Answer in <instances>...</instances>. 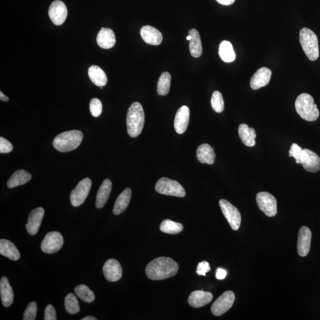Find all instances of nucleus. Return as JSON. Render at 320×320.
Wrapping results in <instances>:
<instances>
[{
  "label": "nucleus",
  "instance_id": "obj_1",
  "mask_svg": "<svg viewBox=\"0 0 320 320\" xmlns=\"http://www.w3.org/2000/svg\"><path fill=\"white\" fill-rule=\"evenodd\" d=\"M178 268V264L174 259L160 257L147 264L146 273L151 280H161L175 276Z\"/></svg>",
  "mask_w": 320,
  "mask_h": 320
},
{
  "label": "nucleus",
  "instance_id": "obj_2",
  "mask_svg": "<svg viewBox=\"0 0 320 320\" xmlns=\"http://www.w3.org/2000/svg\"><path fill=\"white\" fill-rule=\"evenodd\" d=\"M145 114L142 105L134 102L128 110L126 126L128 133L132 138L138 136L143 130Z\"/></svg>",
  "mask_w": 320,
  "mask_h": 320
},
{
  "label": "nucleus",
  "instance_id": "obj_3",
  "mask_svg": "<svg viewBox=\"0 0 320 320\" xmlns=\"http://www.w3.org/2000/svg\"><path fill=\"white\" fill-rule=\"evenodd\" d=\"M83 140V134L78 130L66 131L54 140L53 146L57 151L66 152L78 148Z\"/></svg>",
  "mask_w": 320,
  "mask_h": 320
},
{
  "label": "nucleus",
  "instance_id": "obj_4",
  "mask_svg": "<svg viewBox=\"0 0 320 320\" xmlns=\"http://www.w3.org/2000/svg\"><path fill=\"white\" fill-rule=\"evenodd\" d=\"M295 106L297 114L304 120L313 122L319 117L318 105L314 104L313 98L309 94H300L296 98Z\"/></svg>",
  "mask_w": 320,
  "mask_h": 320
},
{
  "label": "nucleus",
  "instance_id": "obj_5",
  "mask_svg": "<svg viewBox=\"0 0 320 320\" xmlns=\"http://www.w3.org/2000/svg\"><path fill=\"white\" fill-rule=\"evenodd\" d=\"M300 41L303 50L310 60L314 62L319 57L318 36L310 28H304L300 32Z\"/></svg>",
  "mask_w": 320,
  "mask_h": 320
},
{
  "label": "nucleus",
  "instance_id": "obj_6",
  "mask_svg": "<svg viewBox=\"0 0 320 320\" xmlns=\"http://www.w3.org/2000/svg\"><path fill=\"white\" fill-rule=\"evenodd\" d=\"M155 188L158 193L168 196L184 198L186 195L184 188L178 182L166 178L159 179Z\"/></svg>",
  "mask_w": 320,
  "mask_h": 320
},
{
  "label": "nucleus",
  "instance_id": "obj_7",
  "mask_svg": "<svg viewBox=\"0 0 320 320\" xmlns=\"http://www.w3.org/2000/svg\"><path fill=\"white\" fill-rule=\"evenodd\" d=\"M259 209L268 217H273L278 212L277 200L273 195L266 192H259L256 196Z\"/></svg>",
  "mask_w": 320,
  "mask_h": 320
},
{
  "label": "nucleus",
  "instance_id": "obj_8",
  "mask_svg": "<svg viewBox=\"0 0 320 320\" xmlns=\"http://www.w3.org/2000/svg\"><path fill=\"white\" fill-rule=\"evenodd\" d=\"M220 206L224 216L228 222L233 230H238L241 225L242 216L238 208L233 206L228 200H220Z\"/></svg>",
  "mask_w": 320,
  "mask_h": 320
},
{
  "label": "nucleus",
  "instance_id": "obj_9",
  "mask_svg": "<svg viewBox=\"0 0 320 320\" xmlns=\"http://www.w3.org/2000/svg\"><path fill=\"white\" fill-rule=\"evenodd\" d=\"M92 184L91 179L89 178L82 179L79 182L70 195V200L72 206L78 207L84 202L90 191Z\"/></svg>",
  "mask_w": 320,
  "mask_h": 320
},
{
  "label": "nucleus",
  "instance_id": "obj_10",
  "mask_svg": "<svg viewBox=\"0 0 320 320\" xmlns=\"http://www.w3.org/2000/svg\"><path fill=\"white\" fill-rule=\"evenodd\" d=\"M235 299V294L232 291H226L213 303L211 306V312L216 316L223 315L232 308Z\"/></svg>",
  "mask_w": 320,
  "mask_h": 320
},
{
  "label": "nucleus",
  "instance_id": "obj_11",
  "mask_svg": "<svg viewBox=\"0 0 320 320\" xmlns=\"http://www.w3.org/2000/svg\"><path fill=\"white\" fill-rule=\"evenodd\" d=\"M63 244L64 238L62 234L57 232H50L42 242L41 249L46 254H53L58 252Z\"/></svg>",
  "mask_w": 320,
  "mask_h": 320
},
{
  "label": "nucleus",
  "instance_id": "obj_12",
  "mask_svg": "<svg viewBox=\"0 0 320 320\" xmlns=\"http://www.w3.org/2000/svg\"><path fill=\"white\" fill-rule=\"evenodd\" d=\"M48 12L50 20L56 26L62 24L68 15L66 4L60 0H56L50 4Z\"/></svg>",
  "mask_w": 320,
  "mask_h": 320
},
{
  "label": "nucleus",
  "instance_id": "obj_13",
  "mask_svg": "<svg viewBox=\"0 0 320 320\" xmlns=\"http://www.w3.org/2000/svg\"><path fill=\"white\" fill-rule=\"evenodd\" d=\"M300 164L306 171L316 172L320 170V158L316 153L308 149H304Z\"/></svg>",
  "mask_w": 320,
  "mask_h": 320
},
{
  "label": "nucleus",
  "instance_id": "obj_14",
  "mask_svg": "<svg viewBox=\"0 0 320 320\" xmlns=\"http://www.w3.org/2000/svg\"><path fill=\"white\" fill-rule=\"evenodd\" d=\"M312 238V233L308 227L304 226L300 228L298 236V254L302 257L308 254Z\"/></svg>",
  "mask_w": 320,
  "mask_h": 320
},
{
  "label": "nucleus",
  "instance_id": "obj_15",
  "mask_svg": "<svg viewBox=\"0 0 320 320\" xmlns=\"http://www.w3.org/2000/svg\"><path fill=\"white\" fill-rule=\"evenodd\" d=\"M103 272L106 279L112 282L120 280L122 276V268L120 262L114 258L105 262Z\"/></svg>",
  "mask_w": 320,
  "mask_h": 320
},
{
  "label": "nucleus",
  "instance_id": "obj_16",
  "mask_svg": "<svg viewBox=\"0 0 320 320\" xmlns=\"http://www.w3.org/2000/svg\"><path fill=\"white\" fill-rule=\"evenodd\" d=\"M44 210L42 208H35L28 216L26 227L27 231L31 236L36 234L44 218Z\"/></svg>",
  "mask_w": 320,
  "mask_h": 320
},
{
  "label": "nucleus",
  "instance_id": "obj_17",
  "mask_svg": "<svg viewBox=\"0 0 320 320\" xmlns=\"http://www.w3.org/2000/svg\"><path fill=\"white\" fill-rule=\"evenodd\" d=\"M190 110L186 106H183L178 108L176 114L174 127L176 132L182 134L186 130L190 122Z\"/></svg>",
  "mask_w": 320,
  "mask_h": 320
},
{
  "label": "nucleus",
  "instance_id": "obj_18",
  "mask_svg": "<svg viewBox=\"0 0 320 320\" xmlns=\"http://www.w3.org/2000/svg\"><path fill=\"white\" fill-rule=\"evenodd\" d=\"M272 72L266 67H262L254 73L250 80V86L252 90H258L267 86L270 82Z\"/></svg>",
  "mask_w": 320,
  "mask_h": 320
},
{
  "label": "nucleus",
  "instance_id": "obj_19",
  "mask_svg": "<svg viewBox=\"0 0 320 320\" xmlns=\"http://www.w3.org/2000/svg\"><path fill=\"white\" fill-rule=\"evenodd\" d=\"M140 34L146 43L152 46H159L162 41L161 32L152 26H144L140 30Z\"/></svg>",
  "mask_w": 320,
  "mask_h": 320
},
{
  "label": "nucleus",
  "instance_id": "obj_20",
  "mask_svg": "<svg viewBox=\"0 0 320 320\" xmlns=\"http://www.w3.org/2000/svg\"><path fill=\"white\" fill-rule=\"evenodd\" d=\"M213 295L210 292L204 290H194L188 298V303L194 308L202 307L212 302Z\"/></svg>",
  "mask_w": 320,
  "mask_h": 320
},
{
  "label": "nucleus",
  "instance_id": "obj_21",
  "mask_svg": "<svg viewBox=\"0 0 320 320\" xmlns=\"http://www.w3.org/2000/svg\"><path fill=\"white\" fill-rule=\"evenodd\" d=\"M98 46L103 49L108 50L116 44V38L113 30L108 28H102L97 36Z\"/></svg>",
  "mask_w": 320,
  "mask_h": 320
},
{
  "label": "nucleus",
  "instance_id": "obj_22",
  "mask_svg": "<svg viewBox=\"0 0 320 320\" xmlns=\"http://www.w3.org/2000/svg\"><path fill=\"white\" fill-rule=\"evenodd\" d=\"M0 295L3 306L5 307L11 306L14 300V290L8 278L5 276L0 280Z\"/></svg>",
  "mask_w": 320,
  "mask_h": 320
},
{
  "label": "nucleus",
  "instance_id": "obj_23",
  "mask_svg": "<svg viewBox=\"0 0 320 320\" xmlns=\"http://www.w3.org/2000/svg\"><path fill=\"white\" fill-rule=\"evenodd\" d=\"M112 188V182L110 179H105L100 186L96 196V206L98 209L104 208L110 196Z\"/></svg>",
  "mask_w": 320,
  "mask_h": 320
},
{
  "label": "nucleus",
  "instance_id": "obj_24",
  "mask_svg": "<svg viewBox=\"0 0 320 320\" xmlns=\"http://www.w3.org/2000/svg\"><path fill=\"white\" fill-rule=\"evenodd\" d=\"M197 158L202 164H212L215 162L216 153L209 144H202L197 148Z\"/></svg>",
  "mask_w": 320,
  "mask_h": 320
},
{
  "label": "nucleus",
  "instance_id": "obj_25",
  "mask_svg": "<svg viewBox=\"0 0 320 320\" xmlns=\"http://www.w3.org/2000/svg\"><path fill=\"white\" fill-rule=\"evenodd\" d=\"M0 254L14 261H17L20 258V252L16 246L6 239L0 240Z\"/></svg>",
  "mask_w": 320,
  "mask_h": 320
},
{
  "label": "nucleus",
  "instance_id": "obj_26",
  "mask_svg": "<svg viewBox=\"0 0 320 320\" xmlns=\"http://www.w3.org/2000/svg\"><path fill=\"white\" fill-rule=\"evenodd\" d=\"M131 196H132V191L130 188H126L122 192L115 202L113 210L114 215H120L126 210L130 203Z\"/></svg>",
  "mask_w": 320,
  "mask_h": 320
},
{
  "label": "nucleus",
  "instance_id": "obj_27",
  "mask_svg": "<svg viewBox=\"0 0 320 320\" xmlns=\"http://www.w3.org/2000/svg\"><path fill=\"white\" fill-rule=\"evenodd\" d=\"M238 135L245 146L252 147L256 145V133L254 128H250L247 124H242L238 128Z\"/></svg>",
  "mask_w": 320,
  "mask_h": 320
},
{
  "label": "nucleus",
  "instance_id": "obj_28",
  "mask_svg": "<svg viewBox=\"0 0 320 320\" xmlns=\"http://www.w3.org/2000/svg\"><path fill=\"white\" fill-rule=\"evenodd\" d=\"M191 36L190 40V50L191 56L194 58H199L202 54V46L199 32L195 28H192L188 32Z\"/></svg>",
  "mask_w": 320,
  "mask_h": 320
},
{
  "label": "nucleus",
  "instance_id": "obj_29",
  "mask_svg": "<svg viewBox=\"0 0 320 320\" xmlns=\"http://www.w3.org/2000/svg\"><path fill=\"white\" fill-rule=\"evenodd\" d=\"M88 74L90 79L96 86L104 87L106 85L107 76L100 67L97 66H91L88 69Z\"/></svg>",
  "mask_w": 320,
  "mask_h": 320
},
{
  "label": "nucleus",
  "instance_id": "obj_30",
  "mask_svg": "<svg viewBox=\"0 0 320 320\" xmlns=\"http://www.w3.org/2000/svg\"><path fill=\"white\" fill-rule=\"evenodd\" d=\"M32 178V175L30 172L24 170H18L14 172L8 182V187L10 188L24 185L30 182Z\"/></svg>",
  "mask_w": 320,
  "mask_h": 320
},
{
  "label": "nucleus",
  "instance_id": "obj_31",
  "mask_svg": "<svg viewBox=\"0 0 320 320\" xmlns=\"http://www.w3.org/2000/svg\"><path fill=\"white\" fill-rule=\"evenodd\" d=\"M219 55L224 62H233L236 60V56L232 43L229 41L223 40L220 44Z\"/></svg>",
  "mask_w": 320,
  "mask_h": 320
},
{
  "label": "nucleus",
  "instance_id": "obj_32",
  "mask_svg": "<svg viewBox=\"0 0 320 320\" xmlns=\"http://www.w3.org/2000/svg\"><path fill=\"white\" fill-rule=\"evenodd\" d=\"M184 228L182 224L170 220H163L160 226V229L162 232L169 234H178L183 231Z\"/></svg>",
  "mask_w": 320,
  "mask_h": 320
},
{
  "label": "nucleus",
  "instance_id": "obj_33",
  "mask_svg": "<svg viewBox=\"0 0 320 320\" xmlns=\"http://www.w3.org/2000/svg\"><path fill=\"white\" fill-rule=\"evenodd\" d=\"M172 76L168 72H164L160 76L158 82V88L156 92L160 96H166L170 88Z\"/></svg>",
  "mask_w": 320,
  "mask_h": 320
},
{
  "label": "nucleus",
  "instance_id": "obj_34",
  "mask_svg": "<svg viewBox=\"0 0 320 320\" xmlns=\"http://www.w3.org/2000/svg\"><path fill=\"white\" fill-rule=\"evenodd\" d=\"M74 291L79 298L85 302L92 303L95 300L94 292L85 284H80L75 288Z\"/></svg>",
  "mask_w": 320,
  "mask_h": 320
},
{
  "label": "nucleus",
  "instance_id": "obj_35",
  "mask_svg": "<svg viewBox=\"0 0 320 320\" xmlns=\"http://www.w3.org/2000/svg\"><path fill=\"white\" fill-rule=\"evenodd\" d=\"M65 307L66 311L70 314H76L80 312L78 300L73 294L70 293L66 296Z\"/></svg>",
  "mask_w": 320,
  "mask_h": 320
},
{
  "label": "nucleus",
  "instance_id": "obj_36",
  "mask_svg": "<svg viewBox=\"0 0 320 320\" xmlns=\"http://www.w3.org/2000/svg\"><path fill=\"white\" fill-rule=\"evenodd\" d=\"M211 106L216 113H222L224 110V102L222 95L218 91L213 92L210 100Z\"/></svg>",
  "mask_w": 320,
  "mask_h": 320
},
{
  "label": "nucleus",
  "instance_id": "obj_37",
  "mask_svg": "<svg viewBox=\"0 0 320 320\" xmlns=\"http://www.w3.org/2000/svg\"><path fill=\"white\" fill-rule=\"evenodd\" d=\"M37 304L36 302H31L26 308L24 314V320H36L37 315Z\"/></svg>",
  "mask_w": 320,
  "mask_h": 320
},
{
  "label": "nucleus",
  "instance_id": "obj_38",
  "mask_svg": "<svg viewBox=\"0 0 320 320\" xmlns=\"http://www.w3.org/2000/svg\"><path fill=\"white\" fill-rule=\"evenodd\" d=\"M102 110V104L100 100L97 98L92 99L90 103V110L92 116L98 118L100 116Z\"/></svg>",
  "mask_w": 320,
  "mask_h": 320
},
{
  "label": "nucleus",
  "instance_id": "obj_39",
  "mask_svg": "<svg viewBox=\"0 0 320 320\" xmlns=\"http://www.w3.org/2000/svg\"><path fill=\"white\" fill-rule=\"evenodd\" d=\"M302 149L298 145V144L294 143L290 146V156L295 158L297 164H300V159L302 158Z\"/></svg>",
  "mask_w": 320,
  "mask_h": 320
},
{
  "label": "nucleus",
  "instance_id": "obj_40",
  "mask_svg": "<svg viewBox=\"0 0 320 320\" xmlns=\"http://www.w3.org/2000/svg\"><path fill=\"white\" fill-rule=\"evenodd\" d=\"M14 146L8 140L3 137H0V152L2 154H7L10 152Z\"/></svg>",
  "mask_w": 320,
  "mask_h": 320
},
{
  "label": "nucleus",
  "instance_id": "obj_41",
  "mask_svg": "<svg viewBox=\"0 0 320 320\" xmlns=\"http://www.w3.org/2000/svg\"><path fill=\"white\" fill-rule=\"evenodd\" d=\"M210 270V268L209 263L206 261L200 262L197 266L196 273L200 276H206L207 272Z\"/></svg>",
  "mask_w": 320,
  "mask_h": 320
},
{
  "label": "nucleus",
  "instance_id": "obj_42",
  "mask_svg": "<svg viewBox=\"0 0 320 320\" xmlns=\"http://www.w3.org/2000/svg\"><path fill=\"white\" fill-rule=\"evenodd\" d=\"M56 311L53 306L48 305L44 311V320H56Z\"/></svg>",
  "mask_w": 320,
  "mask_h": 320
},
{
  "label": "nucleus",
  "instance_id": "obj_43",
  "mask_svg": "<svg viewBox=\"0 0 320 320\" xmlns=\"http://www.w3.org/2000/svg\"><path fill=\"white\" fill-rule=\"evenodd\" d=\"M226 271L222 268H218L216 273V278L218 280H222L225 279L226 276Z\"/></svg>",
  "mask_w": 320,
  "mask_h": 320
},
{
  "label": "nucleus",
  "instance_id": "obj_44",
  "mask_svg": "<svg viewBox=\"0 0 320 320\" xmlns=\"http://www.w3.org/2000/svg\"><path fill=\"white\" fill-rule=\"evenodd\" d=\"M220 4L224 6H229L233 4L235 2L236 0H216Z\"/></svg>",
  "mask_w": 320,
  "mask_h": 320
},
{
  "label": "nucleus",
  "instance_id": "obj_45",
  "mask_svg": "<svg viewBox=\"0 0 320 320\" xmlns=\"http://www.w3.org/2000/svg\"><path fill=\"white\" fill-rule=\"evenodd\" d=\"M0 100L2 102H8L9 98L8 96H5L2 92H0Z\"/></svg>",
  "mask_w": 320,
  "mask_h": 320
},
{
  "label": "nucleus",
  "instance_id": "obj_46",
  "mask_svg": "<svg viewBox=\"0 0 320 320\" xmlns=\"http://www.w3.org/2000/svg\"><path fill=\"white\" fill-rule=\"evenodd\" d=\"M82 320H97V318L92 316H87L81 319Z\"/></svg>",
  "mask_w": 320,
  "mask_h": 320
},
{
  "label": "nucleus",
  "instance_id": "obj_47",
  "mask_svg": "<svg viewBox=\"0 0 320 320\" xmlns=\"http://www.w3.org/2000/svg\"><path fill=\"white\" fill-rule=\"evenodd\" d=\"M186 40H191V36L188 35V36L186 38Z\"/></svg>",
  "mask_w": 320,
  "mask_h": 320
}]
</instances>
